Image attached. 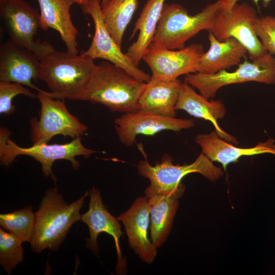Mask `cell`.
Segmentation results:
<instances>
[{"label":"cell","mask_w":275,"mask_h":275,"mask_svg":"<svg viewBox=\"0 0 275 275\" xmlns=\"http://www.w3.org/2000/svg\"><path fill=\"white\" fill-rule=\"evenodd\" d=\"M37 95L41 109L39 118L33 117L30 120L33 145L48 143L57 135L74 139L88 130V127L69 112L65 100L54 98L42 90L38 91Z\"/></svg>","instance_id":"ba28073f"},{"label":"cell","mask_w":275,"mask_h":275,"mask_svg":"<svg viewBox=\"0 0 275 275\" xmlns=\"http://www.w3.org/2000/svg\"><path fill=\"white\" fill-rule=\"evenodd\" d=\"M221 1L223 3V7L226 9H230L234 4L237 3L239 0H218ZM254 3L258 6V3L260 0H252ZM262 1V5L264 7H266L268 6L269 3L271 0H261Z\"/></svg>","instance_id":"f1b7e54d"},{"label":"cell","mask_w":275,"mask_h":275,"mask_svg":"<svg viewBox=\"0 0 275 275\" xmlns=\"http://www.w3.org/2000/svg\"><path fill=\"white\" fill-rule=\"evenodd\" d=\"M184 81L197 89L203 96L214 98L221 88L230 85L255 81L266 85L275 84V57L266 52L252 61L245 59L234 71L222 70L206 74L198 72L185 75Z\"/></svg>","instance_id":"52a82bcc"},{"label":"cell","mask_w":275,"mask_h":275,"mask_svg":"<svg viewBox=\"0 0 275 275\" xmlns=\"http://www.w3.org/2000/svg\"><path fill=\"white\" fill-rule=\"evenodd\" d=\"M222 5V1L217 0L207 4L199 13L191 15L180 4H164L149 46L170 50L185 47L189 39L201 31L210 30L215 14Z\"/></svg>","instance_id":"277c9868"},{"label":"cell","mask_w":275,"mask_h":275,"mask_svg":"<svg viewBox=\"0 0 275 275\" xmlns=\"http://www.w3.org/2000/svg\"><path fill=\"white\" fill-rule=\"evenodd\" d=\"M22 241L14 235L0 228V264L10 274L23 260Z\"/></svg>","instance_id":"484cf974"},{"label":"cell","mask_w":275,"mask_h":275,"mask_svg":"<svg viewBox=\"0 0 275 275\" xmlns=\"http://www.w3.org/2000/svg\"><path fill=\"white\" fill-rule=\"evenodd\" d=\"M89 192L90 202L88 210L81 214V220L89 229L90 236L87 247L95 255L99 252L97 238L99 234L106 233L114 239L118 256L117 272H124L126 265L123 260L119 245V239L122 236L121 226L118 218L112 215L103 204L100 191L93 187Z\"/></svg>","instance_id":"5bb4252c"},{"label":"cell","mask_w":275,"mask_h":275,"mask_svg":"<svg viewBox=\"0 0 275 275\" xmlns=\"http://www.w3.org/2000/svg\"><path fill=\"white\" fill-rule=\"evenodd\" d=\"M124 225L129 247L141 261L153 262L157 248L148 237L150 222V207L147 197L137 198L130 208L118 217Z\"/></svg>","instance_id":"2e32d148"},{"label":"cell","mask_w":275,"mask_h":275,"mask_svg":"<svg viewBox=\"0 0 275 275\" xmlns=\"http://www.w3.org/2000/svg\"><path fill=\"white\" fill-rule=\"evenodd\" d=\"M40 9V29L57 31L65 43L67 52L78 53L77 37L78 30L73 24L70 12L74 3L71 0H37Z\"/></svg>","instance_id":"d6986e66"},{"label":"cell","mask_w":275,"mask_h":275,"mask_svg":"<svg viewBox=\"0 0 275 275\" xmlns=\"http://www.w3.org/2000/svg\"><path fill=\"white\" fill-rule=\"evenodd\" d=\"M74 3H76L81 6L87 4L90 0H71Z\"/></svg>","instance_id":"f546056e"},{"label":"cell","mask_w":275,"mask_h":275,"mask_svg":"<svg viewBox=\"0 0 275 275\" xmlns=\"http://www.w3.org/2000/svg\"><path fill=\"white\" fill-rule=\"evenodd\" d=\"M195 142L210 160L220 163L225 170L228 164L236 162L242 156L265 153L275 156V140L271 138L254 147L241 148L222 139L214 130L209 133L197 134Z\"/></svg>","instance_id":"e0dca14e"},{"label":"cell","mask_w":275,"mask_h":275,"mask_svg":"<svg viewBox=\"0 0 275 275\" xmlns=\"http://www.w3.org/2000/svg\"><path fill=\"white\" fill-rule=\"evenodd\" d=\"M204 53L203 46L199 43L177 50L149 46L143 60L149 67L152 78L174 80L197 72L198 63Z\"/></svg>","instance_id":"7c38bea8"},{"label":"cell","mask_w":275,"mask_h":275,"mask_svg":"<svg viewBox=\"0 0 275 275\" xmlns=\"http://www.w3.org/2000/svg\"><path fill=\"white\" fill-rule=\"evenodd\" d=\"M114 122L119 140L126 147L133 146L139 135H154L163 130L179 131L195 126L193 119L166 117L139 110L123 113Z\"/></svg>","instance_id":"8fae6325"},{"label":"cell","mask_w":275,"mask_h":275,"mask_svg":"<svg viewBox=\"0 0 275 275\" xmlns=\"http://www.w3.org/2000/svg\"><path fill=\"white\" fill-rule=\"evenodd\" d=\"M39 61L31 50L9 39L0 46V81L16 82L40 91Z\"/></svg>","instance_id":"9a60e30c"},{"label":"cell","mask_w":275,"mask_h":275,"mask_svg":"<svg viewBox=\"0 0 275 275\" xmlns=\"http://www.w3.org/2000/svg\"><path fill=\"white\" fill-rule=\"evenodd\" d=\"M255 28L264 49L272 55L275 54V16L258 17Z\"/></svg>","instance_id":"83f0119b"},{"label":"cell","mask_w":275,"mask_h":275,"mask_svg":"<svg viewBox=\"0 0 275 275\" xmlns=\"http://www.w3.org/2000/svg\"><path fill=\"white\" fill-rule=\"evenodd\" d=\"M0 15L10 39L34 53L40 23L38 11L24 0H0Z\"/></svg>","instance_id":"4fadbf2b"},{"label":"cell","mask_w":275,"mask_h":275,"mask_svg":"<svg viewBox=\"0 0 275 275\" xmlns=\"http://www.w3.org/2000/svg\"><path fill=\"white\" fill-rule=\"evenodd\" d=\"M137 169L141 176L150 181V184L146 189L162 194H183L185 187L181 181L190 173H199L211 181L217 180L224 174L222 169L215 166L202 152L190 164H174L171 156L165 154L161 160L154 166L146 159L140 160Z\"/></svg>","instance_id":"5b68a950"},{"label":"cell","mask_w":275,"mask_h":275,"mask_svg":"<svg viewBox=\"0 0 275 275\" xmlns=\"http://www.w3.org/2000/svg\"><path fill=\"white\" fill-rule=\"evenodd\" d=\"M34 53L39 61V80L46 84L50 96L61 100H76L96 65L82 51L76 55L59 51L47 41L40 39Z\"/></svg>","instance_id":"6da1fadb"},{"label":"cell","mask_w":275,"mask_h":275,"mask_svg":"<svg viewBox=\"0 0 275 275\" xmlns=\"http://www.w3.org/2000/svg\"><path fill=\"white\" fill-rule=\"evenodd\" d=\"M138 5V0H111L101 9L108 32L121 47L124 32Z\"/></svg>","instance_id":"cb8c5ba5"},{"label":"cell","mask_w":275,"mask_h":275,"mask_svg":"<svg viewBox=\"0 0 275 275\" xmlns=\"http://www.w3.org/2000/svg\"><path fill=\"white\" fill-rule=\"evenodd\" d=\"M146 82L109 62L96 65L81 94L76 100L99 103L113 112L138 111L140 96Z\"/></svg>","instance_id":"7a4b0ae2"},{"label":"cell","mask_w":275,"mask_h":275,"mask_svg":"<svg viewBox=\"0 0 275 275\" xmlns=\"http://www.w3.org/2000/svg\"><path fill=\"white\" fill-rule=\"evenodd\" d=\"M89 191L68 204L56 187L48 188L35 212L36 224L31 250L40 253L45 250L57 251L64 242L71 226L81 220L80 210Z\"/></svg>","instance_id":"3957f363"},{"label":"cell","mask_w":275,"mask_h":275,"mask_svg":"<svg viewBox=\"0 0 275 275\" xmlns=\"http://www.w3.org/2000/svg\"><path fill=\"white\" fill-rule=\"evenodd\" d=\"M11 134L8 129L1 127V163L5 167H8L18 156H29L41 164V171L45 177H50L54 181L57 179L53 173L52 167L56 160H68L71 162L72 168L77 170L80 167V162L76 159V157L83 156L87 158L96 152V151L88 149L83 145L81 141V136L63 144L43 143L33 145L30 147L23 148L18 146L10 139Z\"/></svg>","instance_id":"8992f818"},{"label":"cell","mask_w":275,"mask_h":275,"mask_svg":"<svg viewBox=\"0 0 275 275\" xmlns=\"http://www.w3.org/2000/svg\"><path fill=\"white\" fill-rule=\"evenodd\" d=\"M210 47L200 59L197 72L212 74L238 65L248 53L246 48L237 40L230 38L223 41L208 32Z\"/></svg>","instance_id":"7402d4cb"},{"label":"cell","mask_w":275,"mask_h":275,"mask_svg":"<svg viewBox=\"0 0 275 275\" xmlns=\"http://www.w3.org/2000/svg\"><path fill=\"white\" fill-rule=\"evenodd\" d=\"M35 224V212L30 206L10 213L0 214L1 228L17 237L23 242L31 243Z\"/></svg>","instance_id":"d4e9b609"},{"label":"cell","mask_w":275,"mask_h":275,"mask_svg":"<svg viewBox=\"0 0 275 275\" xmlns=\"http://www.w3.org/2000/svg\"><path fill=\"white\" fill-rule=\"evenodd\" d=\"M23 95L31 98L37 97V95L32 93L23 85L11 82L0 81V113L9 116L13 114L15 107L12 104L13 98Z\"/></svg>","instance_id":"4316f807"},{"label":"cell","mask_w":275,"mask_h":275,"mask_svg":"<svg viewBox=\"0 0 275 275\" xmlns=\"http://www.w3.org/2000/svg\"><path fill=\"white\" fill-rule=\"evenodd\" d=\"M81 9L85 14L91 16L95 27L92 42L82 52L93 60L103 59L122 68L140 81H149L151 76L133 63L108 32L102 19L100 0H90Z\"/></svg>","instance_id":"30bf717a"},{"label":"cell","mask_w":275,"mask_h":275,"mask_svg":"<svg viewBox=\"0 0 275 275\" xmlns=\"http://www.w3.org/2000/svg\"><path fill=\"white\" fill-rule=\"evenodd\" d=\"M258 17L256 10L245 2L236 3L230 9L222 6L208 32L220 41L230 38L236 39L246 48L253 60L267 52L255 32Z\"/></svg>","instance_id":"9c48e42d"},{"label":"cell","mask_w":275,"mask_h":275,"mask_svg":"<svg viewBox=\"0 0 275 275\" xmlns=\"http://www.w3.org/2000/svg\"><path fill=\"white\" fill-rule=\"evenodd\" d=\"M166 0H148L136 21L130 38L138 32L137 39L128 48L126 54L139 66L152 42Z\"/></svg>","instance_id":"603a6c76"},{"label":"cell","mask_w":275,"mask_h":275,"mask_svg":"<svg viewBox=\"0 0 275 275\" xmlns=\"http://www.w3.org/2000/svg\"><path fill=\"white\" fill-rule=\"evenodd\" d=\"M111 0H101V8L105 7L107 4H108Z\"/></svg>","instance_id":"4dcf8cb0"},{"label":"cell","mask_w":275,"mask_h":275,"mask_svg":"<svg viewBox=\"0 0 275 275\" xmlns=\"http://www.w3.org/2000/svg\"><path fill=\"white\" fill-rule=\"evenodd\" d=\"M175 109L184 111L191 116L210 122L220 138L235 145H238L237 139L225 131L217 123V121L223 119L227 113L226 106L221 100L206 98L183 81Z\"/></svg>","instance_id":"ac0fdd59"},{"label":"cell","mask_w":275,"mask_h":275,"mask_svg":"<svg viewBox=\"0 0 275 275\" xmlns=\"http://www.w3.org/2000/svg\"><path fill=\"white\" fill-rule=\"evenodd\" d=\"M182 84L178 79L151 78L140 96L138 109L163 117H176L175 106Z\"/></svg>","instance_id":"ffe728a7"},{"label":"cell","mask_w":275,"mask_h":275,"mask_svg":"<svg viewBox=\"0 0 275 275\" xmlns=\"http://www.w3.org/2000/svg\"><path fill=\"white\" fill-rule=\"evenodd\" d=\"M150 207V234L152 243L160 248L166 241L182 193L162 194L145 189Z\"/></svg>","instance_id":"44dd1931"}]
</instances>
